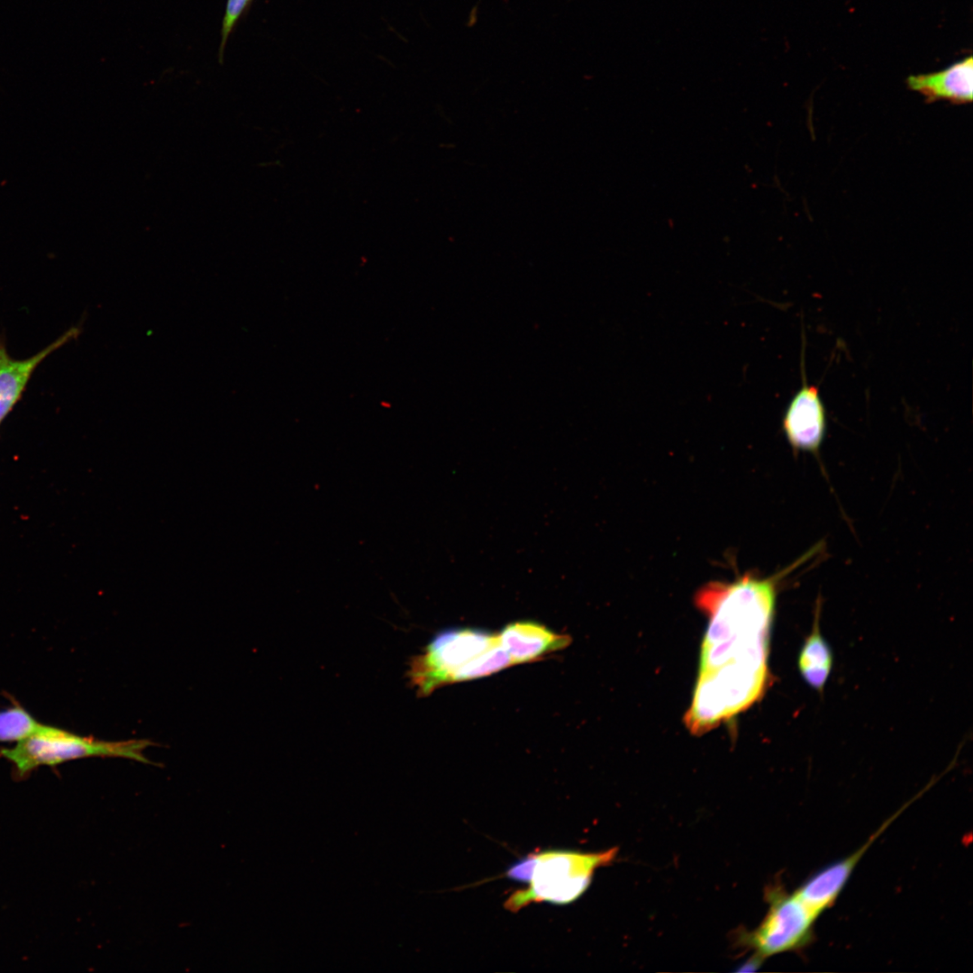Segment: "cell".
Returning a JSON list of instances; mask_svg holds the SVG:
<instances>
[{"instance_id":"52a82bcc","label":"cell","mask_w":973,"mask_h":973,"mask_svg":"<svg viewBox=\"0 0 973 973\" xmlns=\"http://www.w3.org/2000/svg\"><path fill=\"white\" fill-rule=\"evenodd\" d=\"M906 806V805H905ZM892 815L859 850L832 863L808 878L795 892L818 915L837 900L866 850L886 828L905 809Z\"/></svg>"},{"instance_id":"3957f363","label":"cell","mask_w":973,"mask_h":973,"mask_svg":"<svg viewBox=\"0 0 973 973\" xmlns=\"http://www.w3.org/2000/svg\"><path fill=\"white\" fill-rule=\"evenodd\" d=\"M617 849L599 852L546 850L532 853L506 871L508 878L527 882L525 889L513 893L505 907L517 912L531 903L568 904L588 887L596 869L615 859Z\"/></svg>"},{"instance_id":"8992f818","label":"cell","mask_w":973,"mask_h":973,"mask_svg":"<svg viewBox=\"0 0 973 973\" xmlns=\"http://www.w3.org/2000/svg\"><path fill=\"white\" fill-rule=\"evenodd\" d=\"M803 385L790 400L782 426L793 449L816 453L826 431V410L816 386Z\"/></svg>"},{"instance_id":"9c48e42d","label":"cell","mask_w":973,"mask_h":973,"mask_svg":"<svg viewBox=\"0 0 973 973\" xmlns=\"http://www.w3.org/2000/svg\"><path fill=\"white\" fill-rule=\"evenodd\" d=\"M907 87L925 97L928 103L944 100L954 104L970 103L973 98V58L968 56L941 71L913 75Z\"/></svg>"},{"instance_id":"ba28073f","label":"cell","mask_w":973,"mask_h":973,"mask_svg":"<svg viewBox=\"0 0 973 973\" xmlns=\"http://www.w3.org/2000/svg\"><path fill=\"white\" fill-rule=\"evenodd\" d=\"M503 649L513 664L529 663L568 647L571 639L534 622H515L498 634Z\"/></svg>"},{"instance_id":"30bf717a","label":"cell","mask_w":973,"mask_h":973,"mask_svg":"<svg viewBox=\"0 0 973 973\" xmlns=\"http://www.w3.org/2000/svg\"><path fill=\"white\" fill-rule=\"evenodd\" d=\"M79 332V328L72 327L44 350L23 360L10 358L0 344V423L20 399L36 367L51 352L77 338Z\"/></svg>"},{"instance_id":"8fae6325","label":"cell","mask_w":973,"mask_h":973,"mask_svg":"<svg viewBox=\"0 0 973 973\" xmlns=\"http://www.w3.org/2000/svg\"><path fill=\"white\" fill-rule=\"evenodd\" d=\"M812 632L806 638L799 657L798 667L805 682L813 688L823 691L832 665V654L819 628L821 605L816 604Z\"/></svg>"},{"instance_id":"4fadbf2b","label":"cell","mask_w":973,"mask_h":973,"mask_svg":"<svg viewBox=\"0 0 973 973\" xmlns=\"http://www.w3.org/2000/svg\"><path fill=\"white\" fill-rule=\"evenodd\" d=\"M250 1V0H227L225 14L223 20L220 58L223 57V52L229 34Z\"/></svg>"},{"instance_id":"5b68a950","label":"cell","mask_w":973,"mask_h":973,"mask_svg":"<svg viewBox=\"0 0 973 973\" xmlns=\"http://www.w3.org/2000/svg\"><path fill=\"white\" fill-rule=\"evenodd\" d=\"M768 910L753 931L742 936V943L755 952L756 959L799 950L814 937L819 916L796 892L775 886L766 893Z\"/></svg>"},{"instance_id":"7a4b0ae2","label":"cell","mask_w":973,"mask_h":973,"mask_svg":"<svg viewBox=\"0 0 973 973\" xmlns=\"http://www.w3.org/2000/svg\"><path fill=\"white\" fill-rule=\"evenodd\" d=\"M513 665L497 634L477 629H450L438 633L412 658L407 676L420 697L456 682L487 677Z\"/></svg>"},{"instance_id":"277c9868","label":"cell","mask_w":973,"mask_h":973,"mask_svg":"<svg viewBox=\"0 0 973 973\" xmlns=\"http://www.w3.org/2000/svg\"><path fill=\"white\" fill-rule=\"evenodd\" d=\"M151 745L148 740L99 741L41 723L34 733L13 748L1 749L0 754L23 777L40 766H56L89 757H119L151 763L143 753Z\"/></svg>"},{"instance_id":"6da1fadb","label":"cell","mask_w":973,"mask_h":973,"mask_svg":"<svg viewBox=\"0 0 973 973\" xmlns=\"http://www.w3.org/2000/svg\"><path fill=\"white\" fill-rule=\"evenodd\" d=\"M777 579L748 573L732 582L711 581L696 593V605L708 624L685 716L691 732L710 731L763 695Z\"/></svg>"},{"instance_id":"7c38bea8","label":"cell","mask_w":973,"mask_h":973,"mask_svg":"<svg viewBox=\"0 0 973 973\" xmlns=\"http://www.w3.org/2000/svg\"><path fill=\"white\" fill-rule=\"evenodd\" d=\"M40 724L25 708L14 704L0 710V741L18 742L34 733Z\"/></svg>"}]
</instances>
